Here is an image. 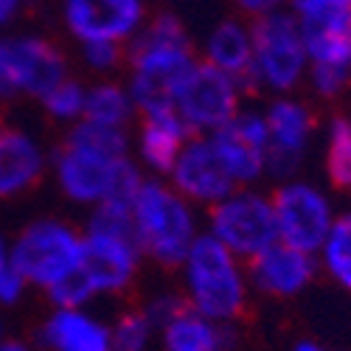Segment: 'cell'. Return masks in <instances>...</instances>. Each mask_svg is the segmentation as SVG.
Segmentation results:
<instances>
[{
	"label": "cell",
	"instance_id": "obj_7",
	"mask_svg": "<svg viewBox=\"0 0 351 351\" xmlns=\"http://www.w3.org/2000/svg\"><path fill=\"white\" fill-rule=\"evenodd\" d=\"M278 242L317 256L337 217L329 191L306 178H289L273 191Z\"/></svg>",
	"mask_w": 351,
	"mask_h": 351
},
{
	"label": "cell",
	"instance_id": "obj_17",
	"mask_svg": "<svg viewBox=\"0 0 351 351\" xmlns=\"http://www.w3.org/2000/svg\"><path fill=\"white\" fill-rule=\"evenodd\" d=\"M45 351H112L110 324L84 306H56L40 329Z\"/></svg>",
	"mask_w": 351,
	"mask_h": 351
},
{
	"label": "cell",
	"instance_id": "obj_4",
	"mask_svg": "<svg viewBox=\"0 0 351 351\" xmlns=\"http://www.w3.org/2000/svg\"><path fill=\"white\" fill-rule=\"evenodd\" d=\"M253 28V62L247 87L270 96H292L306 84L309 53L298 20L287 9L250 20Z\"/></svg>",
	"mask_w": 351,
	"mask_h": 351
},
{
	"label": "cell",
	"instance_id": "obj_5",
	"mask_svg": "<svg viewBox=\"0 0 351 351\" xmlns=\"http://www.w3.org/2000/svg\"><path fill=\"white\" fill-rule=\"evenodd\" d=\"M9 247L23 281L48 292L79 270L84 237L60 219H37L23 228Z\"/></svg>",
	"mask_w": 351,
	"mask_h": 351
},
{
	"label": "cell",
	"instance_id": "obj_26",
	"mask_svg": "<svg viewBox=\"0 0 351 351\" xmlns=\"http://www.w3.org/2000/svg\"><path fill=\"white\" fill-rule=\"evenodd\" d=\"M155 324L143 309H130L119 315V320L110 326L112 351H149L155 337Z\"/></svg>",
	"mask_w": 351,
	"mask_h": 351
},
{
	"label": "cell",
	"instance_id": "obj_9",
	"mask_svg": "<svg viewBox=\"0 0 351 351\" xmlns=\"http://www.w3.org/2000/svg\"><path fill=\"white\" fill-rule=\"evenodd\" d=\"M261 112L267 124V174L276 180L298 178V169L320 132L315 107L292 93L273 96Z\"/></svg>",
	"mask_w": 351,
	"mask_h": 351
},
{
	"label": "cell",
	"instance_id": "obj_1",
	"mask_svg": "<svg viewBox=\"0 0 351 351\" xmlns=\"http://www.w3.org/2000/svg\"><path fill=\"white\" fill-rule=\"evenodd\" d=\"M130 96L141 112L174 110V93L194 68V48L186 25L174 14H160L132 45Z\"/></svg>",
	"mask_w": 351,
	"mask_h": 351
},
{
	"label": "cell",
	"instance_id": "obj_11",
	"mask_svg": "<svg viewBox=\"0 0 351 351\" xmlns=\"http://www.w3.org/2000/svg\"><path fill=\"white\" fill-rule=\"evenodd\" d=\"M217 158L222 160L230 180L242 186H253L267 174V124L261 110H239L237 119L208 132Z\"/></svg>",
	"mask_w": 351,
	"mask_h": 351
},
{
	"label": "cell",
	"instance_id": "obj_10",
	"mask_svg": "<svg viewBox=\"0 0 351 351\" xmlns=\"http://www.w3.org/2000/svg\"><path fill=\"white\" fill-rule=\"evenodd\" d=\"M65 79L68 62L53 43L43 37L0 40V99L25 93L43 101Z\"/></svg>",
	"mask_w": 351,
	"mask_h": 351
},
{
	"label": "cell",
	"instance_id": "obj_36",
	"mask_svg": "<svg viewBox=\"0 0 351 351\" xmlns=\"http://www.w3.org/2000/svg\"><path fill=\"white\" fill-rule=\"evenodd\" d=\"M292 351H329V348L317 346V343H312V340H301V343H295V348H292Z\"/></svg>",
	"mask_w": 351,
	"mask_h": 351
},
{
	"label": "cell",
	"instance_id": "obj_21",
	"mask_svg": "<svg viewBox=\"0 0 351 351\" xmlns=\"http://www.w3.org/2000/svg\"><path fill=\"white\" fill-rule=\"evenodd\" d=\"M141 138L138 149L146 166L155 171H171V166L178 163L183 146L189 141V127L174 110H158V112H141Z\"/></svg>",
	"mask_w": 351,
	"mask_h": 351
},
{
	"label": "cell",
	"instance_id": "obj_25",
	"mask_svg": "<svg viewBox=\"0 0 351 351\" xmlns=\"http://www.w3.org/2000/svg\"><path fill=\"white\" fill-rule=\"evenodd\" d=\"M132 96L124 87L112 84V82H101L96 87H90L84 96V110L82 119L93 121V124H107V127H121L130 121L132 115Z\"/></svg>",
	"mask_w": 351,
	"mask_h": 351
},
{
	"label": "cell",
	"instance_id": "obj_22",
	"mask_svg": "<svg viewBox=\"0 0 351 351\" xmlns=\"http://www.w3.org/2000/svg\"><path fill=\"white\" fill-rule=\"evenodd\" d=\"M320 135H324V171L329 186L351 191V115L335 112Z\"/></svg>",
	"mask_w": 351,
	"mask_h": 351
},
{
	"label": "cell",
	"instance_id": "obj_29",
	"mask_svg": "<svg viewBox=\"0 0 351 351\" xmlns=\"http://www.w3.org/2000/svg\"><path fill=\"white\" fill-rule=\"evenodd\" d=\"M306 84L320 101H337L351 87V68H326V65H309Z\"/></svg>",
	"mask_w": 351,
	"mask_h": 351
},
{
	"label": "cell",
	"instance_id": "obj_37",
	"mask_svg": "<svg viewBox=\"0 0 351 351\" xmlns=\"http://www.w3.org/2000/svg\"><path fill=\"white\" fill-rule=\"evenodd\" d=\"M0 340H3V324H0Z\"/></svg>",
	"mask_w": 351,
	"mask_h": 351
},
{
	"label": "cell",
	"instance_id": "obj_23",
	"mask_svg": "<svg viewBox=\"0 0 351 351\" xmlns=\"http://www.w3.org/2000/svg\"><path fill=\"white\" fill-rule=\"evenodd\" d=\"M317 267L351 295V211L335 217L329 237L317 250Z\"/></svg>",
	"mask_w": 351,
	"mask_h": 351
},
{
	"label": "cell",
	"instance_id": "obj_16",
	"mask_svg": "<svg viewBox=\"0 0 351 351\" xmlns=\"http://www.w3.org/2000/svg\"><path fill=\"white\" fill-rule=\"evenodd\" d=\"M121 160L124 158H110L104 152L65 141L62 149L56 152V180H60V189L68 199L87 202V206L93 202L96 206L107 197Z\"/></svg>",
	"mask_w": 351,
	"mask_h": 351
},
{
	"label": "cell",
	"instance_id": "obj_35",
	"mask_svg": "<svg viewBox=\"0 0 351 351\" xmlns=\"http://www.w3.org/2000/svg\"><path fill=\"white\" fill-rule=\"evenodd\" d=\"M0 351H34V348L23 340H0Z\"/></svg>",
	"mask_w": 351,
	"mask_h": 351
},
{
	"label": "cell",
	"instance_id": "obj_20",
	"mask_svg": "<svg viewBox=\"0 0 351 351\" xmlns=\"http://www.w3.org/2000/svg\"><path fill=\"white\" fill-rule=\"evenodd\" d=\"M206 62L247 87L253 62V28L242 17L219 20L206 37Z\"/></svg>",
	"mask_w": 351,
	"mask_h": 351
},
{
	"label": "cell",
	"instance_id": "obj_12",
	"mask_svg": "<svg viewBox=\"0 0 351 351\" xmlns=\"http://www.w3.org/2000/svg\"><path fill=\"white\" fill-rule=\"evenodd\" d=\"M141 256L143 253L132 239L87 230L79 276L84 278L87 287H90L93 298L96 295H115V292H124L135 281Z\"/></svg>",
	"mask_w": 351,
	"mask_h": 351
},
{
	"label": "cell",
	"instance_id": "obj_15",
	"mask_svg": "<svg viewBox=\"0 0 351 351\" xmlns=\"http://www.w3.org/2000/svg\"><path fill=\"white\" fill-rule=\"evenodd\" d=\"M317 273H320L317 256L298 250L287 242H276L250 261L247 278L258 292L287 301L306 292V287L315 281Z\"/></svg>",
	"mask_w": 351,
	"mask_h": 351
},
{
	"label": "cell",
	"instance_id": "obj_27",
	"mask_svg": "<svg viewBox=\"0 0 351 351\" xmlns=\"http://www.w3.org/2000/svg\"><path fill=\"white\" fill-rule=\"evenodd\" d=\"M71 143H79V146H87V149H96V152H104L110 158H127V135L121 127H107V124H93V121H79L68 138Z\"/></svg>",
	"mask_w": 351,
	"mask_h": 351
},
{
	"label": "cell",
	"instance_id": "obj_2",
	"mask_svg": "<svg viewBox=\"0 0 351 351\" xmlns=\"http://www.w3.org/2000/svg\"><path fill=\"white\" fill-rule=\"evenodd\" d=\"M186 304L217 324H233L247 309V273L242 258L233 256L211 233H199L183 258Z\"/></svg>",
	"mask_w": 351,
	"mask_h": 351
},
{
	"label": "cell",
	"instance_id": "obj_3",
	"mask_svg": "<svg viewBox=\"0 0 351 351\" xmlns=\"http://www.w3.org/2000/svg\"><path fill=\"white\" fill-rule=\"evenodd\" d=\"M135 239L143 256H149L166 267H180L189 247L199 237L191 202L158 180H143L135 206Z\"/></svg>",
	"mask_w": 351,
	"mask_h": 351
},
{
	"label": "cell",
	"instance_id": "obj_24",
	"mask_svg": "<svg viewBox=\"0 0 351 351\" xmlns=\"http://www.w3.org/2000/svg\"><path fill=\"white\" fill-rule=\"evenodd\" d=\"M301 32H351V0H289Z\"/></svg>",
	"mask_w": 351,
	"mask_h": 351
},
{
	"label": "cell",
	"instance_id": "obj_31",
	"mask_svg": "<svg viewBox=\"0 0 351 351\" xmlns=\"http://www.w3.org/2000/svg\"><path fill=\"white\" fill-rule=\"evenodd\" d=\"M84 62L93 71H112L121 62V45L119 43H82Z\"/></svg>",
	"mask_w": 351,
	"mask_h": 351
},
{
	"label": "cell",
	"instance_id": "obj_32",
	"mask_svg": "<svg viewBox=\"0 0 351 351\" xmlns=\"http://www.w3.org/2000/svg\"><path fill=\"white\" fill-rule=\"evenodd\" d=\"M183 306H186V298H183V295H174V292H160V295H155L149 304L143 306V312L149 315V320L155 324V329H160L166 320H169L171 315H178Z\"/></svg>",
	"mask_w": 351,
	"mask_h": 351
},
{
	"label": "cell",
	"instance_id": "obj_34",
	"mask_svg": "<svg viewBox=\"0 0 351 351\" xmlns=\"http://www.w3.org/2000/svg\"><path fill=\"white\" fill-rule=\"evenodd\" d=\"M23 0H0V25H6L14 20V14L20 12Z\"/></svg>",
	"mask_w": 351,
	"mask_h": 351
},
{
	"label": "cell",
	"instance_id": "obj_38",
	"mask_svg": "<svg viewBox=\"0 0 351 351\" xmlns=\"http://www.w3.org/2000/svg\"><path fill=\"white\" fill-rule=\"evenodd\" d=\"M0 130H3V127H0Z\"/></svg>",
	"mask_w": 351,
	"mask_h": 351
},
{
	"label": "cell",
	"instance_id": "obj_28",
	"mask_svg": "<svg viewBox=\"0 0 351 351\" xmlns=\"http://www.w3.org/2000/svg\"><path fill=\"white\" fill-rule=\"evenodd\" d=\"M84 96H87V90H84L79 82L65 79V82H60V84H56L53 90L43 99V104H45L48 115H53V119L73 121V119H79L82 110H84Z\"/></svg>",
	"mask_w": 351,
	"mask_h": 351
},
{
	"label": "cell",
	"instance_id": "obj_14",
	"mask_svg": "<svg viewBox=\"0 0 351 351\" xmlns=\"http://www.w3.org/2000/svg\"><path fill=\"white\" fill-rule=\"evenodd\" d=\"M171 180H174V189L189 202H202L208 208L239 189L225 171L222 160L217 158L208 135H197L186 141L178 163L171 166Z\"/></svg>",
	"mask_w": 351,
	"mask_h": 351
},
{
	"label": "cell",
	"instance_id": "obj_30",
	"mask_svg": "<svg viewBox=\"0 0 351 351\" xmlns=\"http://www.w3.org/2000/svg\"><path fill=\"white\" fill-rule=\"evenodd\" d=\"M25 281L23 276L17 273L14 267V261H12V247L3 242V237H0V304H17L23 298V292H25Z\"/></svg>",
	"mask_w": 351,
	"mask_h": 351
},
{
	"label": "cell",
	"instance_id": "obj_19",
	"mask_svg": "<svg viewBox=\"0 0 351 351\" xmlns=\"http://www.w3.org/2000/svg\"><path fill=\"white\" fill-rule=\"evenodd\" d=\"M163 351H228L233 346V329L228 324L194 312L189 304L171 315L158 329Z\"/></svg>",
	"mask_w": 351,
	"mask_h": 351
},
{
	"label": "cell",
	"instance_id": "obj_8",
	"mask_svg": "<svg viewBox=\"0 0 351 351\" xmlns=\"http://www.w3.org/2000/svg\"><path fill=\"white\" fill-rule=\"evenodd\" d=\"M245 84L208 62H194L174 93V112L189 132H217L242 110Z\"/></svg>",
	"mask_w": 351,
	"mask_h": 351
},
{
	"label": "cell",
	"instance_id": "obj_13",
	"mask_svg": "<svg viewBox=\"0 0 351 351\" xmlns=\"http://www.w3.org/2000/svg\"><path fill=\"white\" fill-rule=\"evenodd\" d=\"M65 23L82 43H121L138 32L143 0H65Z\"/></svg>",
	"mask_w": 351,
	"mask_h": 351
},
{
	"label": "cell",
	"instance_id": "obj_18",
	"mask_svg": "<svg viewBox=\"0 0 351 351\" xmlns=\"http://www.w3.org/2000/svg\"><path fill=\"white\" fill-rule=\"evenodd\" d=\"M45 169L43 149L23 130H0V197H17L32 189Z\"/></svg>",
	"mask_w": 351,
	"mask_h": 351
},
{
	"label": "cell",
	"instance_id": "obj_33",
	"mask_svg": "<svg viewBox=\"0 0 351 351\" xmlns=\"http://www.w3.org/2000/svg\"><path fill=\"white\" fill-rule=\"evenodd\" d=\"M239 9L242 17L247 20H258V17H267V14H276V12H284L289 0H233Z\"/></svg>",
	"mask_w": 351,
	"mask_h": 351
},
{
	"label": "cell",
	"instance_id": "obj_6",
	"mask_svg": "<svg viewBox=\"0 0 351 351\" xmlns=\"http://www.w3.org/2000/svg\"><path fill=\"white\" fill-rule=\"evenodd\" d=\"M208 233L222 242L233 256L253 261L270 245L278 242V225L273 194L242 186L230 191L225 199L214 202L208 214Z\"/></svg>",
	"mask_w": 351,
	"mask_h": 351
}]
</instances>
